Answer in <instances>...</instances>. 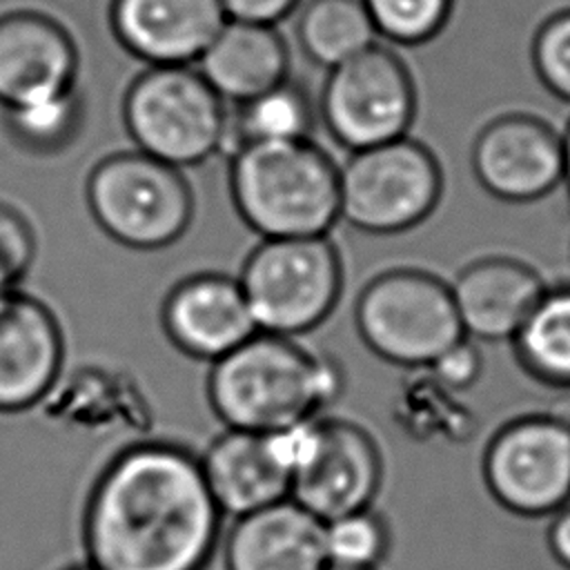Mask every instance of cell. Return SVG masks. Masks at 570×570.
I'll use <instances>...</instances> for the list:
<instances>
[{"label":"cell","mask_w":570,"mask_h":570,"mask_svg":"<svg viewBox=\"0 0 570 570\" xmlns=\"http://www.w3.org/2000/svg\"><path fill=\"white\" fill-rule=\"evenodd\" d=\"M343 387L338 365L289 336L256 332L212 363L207 394L227 430L267 434L318 416Z\"/></svg>","instance_id":"cell-2"},{"label":"cell","mask_w":570,"mask_h":570,"mask_svg":"<svg viewBox=\"0 0 570 570\" xmlns=\"http://www.w3.org/2000/svg\"><path fill=\"white\" fill-rule=\"evenodd\" d=\"M354 318L363 343L403 367H430L465 336L450 285L419 269L372 278L358 294Z\"/></svg>","instance_id":"cell-7"},{"label":"cell","mask_w":570,"mask_h":570,"mask_svg":"<svg viewBox=\"0 0 570 570\" xmlns=\"http://www.w3.org/2000/svg\"><path fill=\"white\" fill-rule=\"evenodd\" d=\"M546 289L530 265L505 256L470 263L450 285L463 334L485 343H512Z\"/></svg>","instance_id":"cell-17"},{"label":"cell","mask_w":570,"mask_h":570,"mask_svg":"<svg viewBox=\"0 0 570 570\" xmlns=\"http://www.w3.org/2000/svg\"><path fill=\"white\" fill-rule=\"evenodd\" d=\"M376 29L363 0H307L296 18V40L318 67L332 69L365 51Z\"/></svg>","instance_id":"cell-22"},{"label":"cell","mask_w":570,"mask_h":570,"mask_svg":"<svg viewBox=\"0 0 570 570\" xmlns=\"http://www.w3.org/2000/svg\"><path fill=\"white\" fill-rule=\"evenodd\" d=\"M16 281L0 267V309L7 305V301L16 294Z\"/></svg>","instance_id":"cell-33"},{"label":"cell","mask_w":570,"mask_h":570,"mask_svg":"<svg viewBox=\"0 0 570 570\" xmlns=\"http://www.w3.org/2000/svg\"><path fill=\"white\" fill-rule=\"evenodd\" d=\"M472 171L479 185L505 203H534L563 180L561 134L532 114H501L476 134Z\"/></svg>","instance_id":"cell-11"},{"label":"cell","mask_w":570,"mask_h":570,"mask_svg":"<svg viewBox=\"0 0 570 570\" xmlns=\"http://www.w3.org/2000/svg\"><path fill=\"white\" fill-rule=\"evenodd\" d=\"M323 546L330 566L376 570L390 548L385 521L370 508L323 523Z\"/></svg>","instance_id":"cell-25"},{"label":"cell","mask_w":570,"mask_h":570,"mask_svg":"<svg viewBox=\"0 0 570 570\" xmlns=\"http://www.w3.org/2000/svg\"><path fill=\"white\" fill-rule=\"evenodd\" d=\"M381 454L372 436L356 423L323 419L309 461L292 476L289 499L327 523L370 508L381 485Z\"/></svg>","instance_id":"cell-12"},{"label":"cell","mask_w":570,"mask_h":570,"mask_svg":"<svg viewBox=\"0 0 570 570\" xmlns=\"http://www.w3.org/2000/svg\"><path fill=\"white\" fill-rule=\"evenodd\" d=\"M78 47L69 29L36 9L0 16V105L4 109L76 87Z\"/></svg>","instance_id":"cell-13"},{"label":"cell","mask_w":570,"mask_h":570,"mask_svg":"<svg viewBox=\"0 0 570 570\" xmlns=\"http://www.w3.org/2000/svg\"><path fill=\"white\" fill-rule=\"evenodd\" d=\"M198 71L223 100L240 105L289 78V49L276 27L227 18Z\"/></svg>","instance_id":"cell-20"},{"label":"cell","mask_w":570,"mask_h":570,"mask_svg":"<svg viewBox=\"0 0 570 570\" xmlns=\"http://www.w3.org/2000/svg\"><path fill=\"white\" fill-rule=\"evenodd\" d=\"M483 479L499 505L546 517L570 503V423L528 414L505 423L483 454Z\"/></svg>","instance_id":"cell-10"},{"label":"cell","mask_w":570,"mask_h":570,"mask_svg":"<svg viewBox=\"0 0 570 570\" xmlns=\"http://www.w3.org/2000/svg\"><path fill=\"white\" fill-rule=\"evenodd\" d=\"M325 570H354V568H341V566H325Z\"/></svg>","instance_id":"cell-35"},{"label":"cell","mask_w":570,"mask_h":570,"mask_svg":"<svg viewBox=\"0 0 570 570\" xmlns=\"http://www.w3.org/2000/svg\"><path fill=\"white\" fill-rule=\"evenodd\" d=\"M36 256V238L13 207L0 203V267L18 283L31 267Z\"/></svg>","instance_id":"cell-28"},{"label":"cell","mask_w":570,"mask_h":570,"mask_svg":"<svg viewBox=\"0 0 570 570\" xmlns=\"http://www.w3.org/2000/svg\"><path fill=\"white\" fill-rule=\"evenodd\" d=\"M69 570H96V568L89 566V563H85V566H73V568H69Z\"/></svg>","instance_id":"cell-34"},{"label":"cell","mask_w":570,"mask_h":570,"mask_svg":"<svg viewBox=\"0 0 570 570\" xmlns=\"http://www.w3.org/2000/svg\"><path fill=\"white\" fill-rule=\"evenodd\" d=\"M530 58L539 82L554 98L570 102V9H561L539 24Z\"/></svg>","instance_id":"cell-27"},{"label":"cell","mask_w":570,"mask_h":570,"mask_svg":"<svg viewBox=\"0 0 570 570\" xmlns=\"http://www.w3.org/2000/svg\"><path fill=\"white\" fill-rule=\"evenodd\" d=\"M238 283L258 332L298 336L321 325L341 294V258L327 236L263 238Z\"/></svg>","instance_id":"cell-5"},{"label":"cell","mask_w":570,"mask_h":570,"mask_svg":"<svg viewBox=\"0 0 570 570\" xmlns=\"http://www.w3.org/2000/svg\"><path fill=\"white\" fill-rule=\"evenodd\" d=\"M561 149H563V180H561V185L570 194V120H568L566 129L561 131Z\"/></svg>","instance_id":"cell-32"},{"label":"cell","mask_w":570,"mask_h":570,"mask_svg":"<svg viewBox=\"0 0 570 570\" xmlns=\"http://www.w3.org/2000/svg\"><path fill=\"white\" fill-rule=\"evenodd\" d=\"M318 114L330 136L358 151L407 136L416 114V89L407 65L374 42L327 69Z\"/></svg>","instance_id":"cell-9"},{"label":"cell","mask_w":570,"mask_h":570,"mask_svg":"<svg viewBox=\"0 0 570 570\" xmlns=\"http://www.w3.org/2000/svg\"><path fill=\"white\" fill-rule=\"evenodd\" d=\"M198 459L207 488L227 517L238 519L289 499L292 481L269 452L265 434L227 430Z\"/></svg>","instance_id":"cell-19"},{"label":"cell","mask_w":570,"mask_h":570,"mask_svg":"<svg viewBox=\"0 0 570 570\" xmlns=\"http://www.w3.org/2000/svg\"><path fill=\"white\" fill-rule=\"evenodd\" d=\"M229 20L276 27L298 9L301 0H220Z\"/></svg>","instance_id":"cell-30"},{"label":"cell","mask_w":570,"mask_h":570,"mask_svg":"<svg viewBox=\"0 0 570 570\" xmlns=\"http://www.w3.org/2000/svg\"><path fill=\"white\" fill-rule=\"evenodd\" d=\"M65 356L51 309L16 292L0 309V412L38 403L56 383Z\"/></svg>","instance_id":"cell-16"},{"label":"cell","mask_w":570,"mask_h":570,"mask_svg":"<svg viewBox=\"0 0 570 570\" xmlns=\"http://www.w3.org/2000/svg\"><path fill=\"white\" fill-rule=\"evenodd\" d=\"M376 36L414 47L439 36L452 13L454 0H363Z\"/></svg>","instance_id":"cell-26"},{"label":"cell","mask_w":570,"mask_h":570,"mask_svg":"<svg viewBox=\"0 0 570 570\" xmlns=\"http://www.w3.org/2000/svg\"><path fill=\"white\" fill-rule=\"evenodd\" d=\"M122 122L138 151L176 169L205 163L229 134L225 100L191 65L140 71L125 91Z\"/></svg>","instance_id":"cell-4"},{"label":"cell","mask_w":570,"mask_h":570,"mask_svg":"<svg viewBox=\"0 0 570 570\" xmlns=\"http://www.w3.org/2000/svg\"><path fill=\"white\" fill-rule=\"evenodd\" d=\"M546 541L554 561L570 570V503L554 512V519L548 525Z\"/></svg>","instance_id":"cell-31"},{"label":"cell","mask_w":570,"mask_h":570,"mask_svg":"<svg viewBox=\"0 0 570 570\" xmlns=\"http://www.w3.org/2000/svg\"><path fill=\"white\" fill-rule=\"evenodd\" d=\"M225 570H325L323 521L292 499L238 517L225 537Z\"/></svg>","instance_id":"cell-18"},{"label":"cell","mask_w":570,"mask_h":570,"mask_svg":"<svg viewBox=\"0 0 570 570\" xmlns=\"http://www.w3.org/2000/svg\"><path fill=\"white\" fill-rule=\"evenodd\" d=\"M314 125V107L307 91L289 78L240 105L229 118L227 140L234 138L236 149L249 142H289L309 138Z\"/></svg>","instance_id":"cell-23"},{"label":"cell","mask_w":570,"mask_h":570,"mask_svg":"<svg viewBox=\"0 0 570 570\" xmlns=\"http://www.w3.org/2000/svg\"><path fill=\"white\" fill-rule=\"evenodd\" d=\"M163 327L178 350L209 363L258 332L238 278L216 272L189 276L167 294Z\"/></svg>","instance_id":"cell-15"},{"label":"cell","mask_w":570,"mask_h":570,"mask_svg":"<svg viewBox=\"0 0 570 570\" xmlns=\"http://www.w3.org/2000/svg\"><path fill=\"white\" fill-rule=\"evenodd\" d=\"M87 205L107 236L134 249L174 243L194 214L183 169L138 149L111 154L91 169Z\"/></svg>","instance_id":"cell-6"},{"label":"cell","mask_w":570,"mask_h":570,"mask_svg":"<svg viewBox=\"0 0 570 570\" xmlns=\"http://www.w3.org/2000/svg\"><path fill=\"white\" fill-rule=\"evenodd\" d=\"M11 136L36 151L60 149L78 129L80 98L73 89L4 109Z\"/></svg>","instance_id":"cell-24"},{"label":"cell","mask_w":570,"mask_h":570,"mask_svg":"<svg viewBox=\"0 0 570 570\" xmlns=\"http://www.w3.org/2000/svg\"><path fill=\"white\" fill-rule=\"evenodd\" d=\"M436 381L450 390H465L474 385L483 370V358L472 338L463 336L452 347H448L432 365Z\"/></svg>","instance_id":"cell-29"},{"label":"cell","mask_w":570,"mask_h":570,"mask_svg":"<svg viewBox=\"0 0 570 570\" xmlns=\"http://www.w3.org/2000/svg\"><path fill=\"white\" fill-rule=\"evenodd\" d=\"M443 189L434 154L407 136L350 151L338 167V212L352 227L396 234L425 220Z\"/></svg>","instance_id":"cell-8"},{"label":"cell","mask_w":570,"mask_h":570,"mask_svg":"<svg viewBox=\"0 0 570 570\" xmlns=\"http://www.w3.org/2000/svg\"><path fill=\"white\" fill-rule=\"evenodd\" d=\"M200 459L147 441L118 452L91 488L82 521L96 570H205L220 537Z\"/></svg>","instance_id":"cell-1"},{"label":"cell","mask_w":570,"mask_h":570,"mask_svg":"<svg viewBox=\"0 0 570 570\" xmlns=\"http://www.w3.org/2000/svg\"><path fill=\"white\" fill-rule=\"evenodd\" d=\"M227 22L220 0H111L114 38L147 67L194 65Z\"/></svg>","instance_id":"cell-14"},{"label":"cell","mask_w":570,"mask_h":570,"mask_svg":"<svg viewBox=\"0 0 570 570\" xmlns=\"http://www.w3.org/2000/svg\"><path fill=\"white\" fill-rule=\"evenodd\" d=\"M229 187L240 218L261 238L327 236L341 218L338 167L309 138L240 145Z\"/></svg>","instance_id":"cell-3"},{"label":"cell","mask_w":570,"mask_h":570,"mask_svg":"<svg viewBox=\"0 0 570 570\" xmlns=\"http://www.w3.org/2000/svg\"><path fill=\"white\" fill-rule=\"evenodd\" d=\"M521 367L539 383L570 387V285L548 287L512 338Z\"/></svg>","instance_id":"cell-21"}]
</instances>
